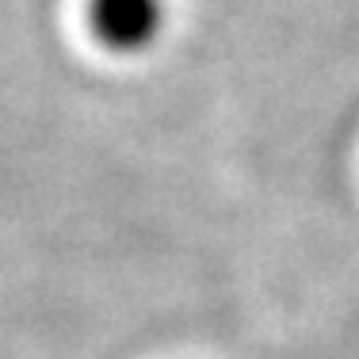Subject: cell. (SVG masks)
I'll return each instance as SVG.
<instances>
[{
    "instance_id": "1",
    "label": "cell",
    "mask_w": 359,
    "mask_h": 359,
    "mask_svg": "<svg viewBox=\"0 0 359 359\" xmlns=\"http://www.w3.org/2000/svg\"><path fill=\"white\" fill-rule=\"evenodd\" d=\"M165 0H88V27L111 54H142L165 35Z\"/></svg>"
}]
</instances>
